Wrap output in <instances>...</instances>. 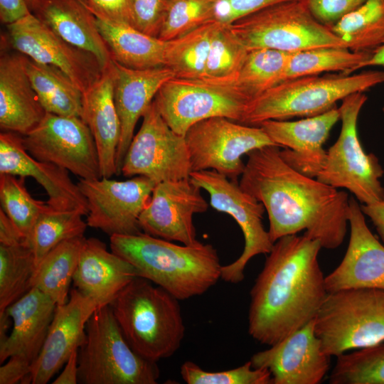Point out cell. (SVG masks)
<instances>
[{
	"instance_id": "cell-1",
	"label": "cell",
	"mask_w": 384,
	"mask_h": 384,
	"mask_svg": "<svg viewBox=\"0 0 384 384\" xmlns=\"http://www.w3.org/2000/svg\"><path fill=\"white\" fill-rule=\"evenodd\" d=\"M279 150L271 145L249 152L239 183L263 204L272 241L304 230L322 247L337 248L347 230L348 193L296 171Z\"/></svg>"
},
{
	"instance_id": "cell-2",
	"label": "cell",
	"mask_w": 384,
	"mask_h": 384,
	"mask_svg": "<svg viewBox=\"0 0 384 384\" xmlns=\"http://www.w3.org/2000/svg\"><path fill=\"white\" fill-rule=\"evenodd\" d=\"M319 240L289 235L274 242L250 291L248 333L272 346L314 319L328 292Z\"/></svg>"
},
{
	"instance_id": "cell-3",
	"label": "cell",
	"mask_w": 384,
	"mask_h": 384,
	"mask_svg": "<svg viewBox=\"0 0 384 384\" xmlns=\"http://www.w3.org/2000/svg\"><path fill=\"white\" fill-rule=\"evenodd\" d=\"M110 249L178 300L200 296L221 279L216 249L198 241L177 245L144 233L110 236Z\"/></svg>"
},
{
	"instance_id": "cell-4",
	"label": "cell",
	"mask_w": 384,
	"mask_h": 384,
	"mask_svg": "<svg viewBox=\"0 0 384 384\" xmlns=\"http://www.w3.org/2000/svg\"><path fill=\"white\" fill-rule=\"evenodd\" d=\"M178 301L149 280L136 277L110 306L132 348L157 363L173 356L184 338Z\"/></svg>"
},
{
	"instance_id": "cell-5",
	"label": "cell",
	"mask_w": 384,
	"mask_h": 384,
	"mask_svg": "<svg viewBox=\"0 0 384 384\" xmlns=\"http://www.w3.org/2000/svg\"><path fill=\"white\" fill-rule=\"evenodd\" d=\"M383 82L384 71L376 70L285 80L253 99L242 124L258 126L266 120L318 115L334 107L346 97Z\"/></svg>"
},
{
	"instance_id": "cell-6",
	"label": "cell",
	"mask_w": 384,
	"mask_h": 384,
	"mask_svg": "<svg viewBox=\"0 0 384 384\" xmlns=\"http://www.w3.org/2000/svg\"><path fill=\"white\" fill-rule=\"evenodd\" d=\"M78 351L81 384H156V362L137 353L127 343L110 305L99 306L87 322Z\"/></svg>"
},
{
	"instance_id": "cell-7",
	"label": "cell",
	"mask_w": 384,
	"mask_h": 384,
	"mask_svg": "<svg viewBox=\"0 0 384 384\" xmlns=\"http://www.w3.org/2000/svg\"><path fill=\"white\" fill-rule=\"evenodd\" d=\"M314 329L330 357L384 342V290L329 292L314 319Z\"/></svg>"
},
{
	"instance_id": "cell-8",
	"label": "cell",
	"mask_w": 384,
	"mask_h": 384,
	"mask_svg": "<svg viewBox=\"0 0 384 384\" xmlns=\"http://www.w3.org/2000/svg\"><path fill=\"white\" fill-rule=\"evenodd\" d=\"M229 26L248 50L264 48L295 53L320 47L347 48L301 0L270 6Z\"/></svg>"
},
{
	"instance_id": "cell-9",
	"label": "cell",
	"mask_w": 384,
	"mask_h": 384,
	"mask_svg": "<svg viewBox=\"0 0 384 384\" xmlns=\"http://www.w3.org/2000/svg\"><path fill=\"white\" fill-rule=\"evenodd\" d=\"M366 100L364 92L342 100L338 108L341 120L338 138L326 151L324 166L316 178L334 188L347 189L362 204L384 198L380 181L383 169L373 154L366 153L358 135V115Z\"/></svg>"
},
{
	"instance_id": "cell-10",
	"label": "cell",
	"mask_w": 384,
	"mask_h": 384,
	"mask_svg": "<svg viewBox=\"0 0 384 384\" xmlns=\"http://www.w3.org/2000/svg\"><path fill=\"white\" fill-rule=\"evenodd\" d=\"M154 102L170 128L185 136L192 125L211 117L242 123L251 100L235 83L173 78L161 87Z\"/></svg>"
},
{
	"instance_id": "cell-11",
	"label": "cell",
	"mask_w": 384,
	"mask_h": 384,
	"mask_svg": "<svg viewBox=\"0 0 384 384\" xmlns=\"http://www.w3.org/2000/svg\"><path fill=\"white\" fill-rule=\"evenodd\" d=\"M184 137L192 171L214 170L234 181L244 171L243 155L266 146H277L260 126L222 117L194 124Z\"/></svg>"
},
{
	"instance_id": "cell-12",
	"label": "cell",
	"mask_w": 384,
	"mask_h": 384,
	"mask_svg": "<svg viewBox=\"0 0 384 384\" xmlns=\"http://www.w3.org/2000/svg\"><path fill=\"white\" fill-rule=\"evenodd\" d=\"M190 178L209 194L211 207L230 215L242 230L245 240L242 254L221 269L223 280L238 284L244 279V271L249 261L258 255H267L274 245L262 223L265 208L237 181L214 170L192 171Z\"/></svg>"
},
{
	"instance_id": "cell-13",
	"label": "cell",
	"mask_w": 384,
	"mask_h": 384,
	"mask_svg": "<svg viewBox=\"0 0 384 384\" xmlns=\"http://www.w3.org/2000/svg\"><path fill=\"white\" fill-rule=\"evenodd\" d=\"M121 168L126 177L142 176L156 184L190 178L192 172L184 136L173 131L153 101L142 116Z\"/></svg>"
},
{
	"instance_id": "cell-14",
	"label": "cell",
	"mask_w": 384,
	"mask_h": 384,
	"mask_svg": "<svg viewBox=\"0 0 384 384\" xmlns=\"http://www.w3.org/2000/svg\"><path fill=\"white\" fill-rule=\"evenodd\" d=\"M21 141L26 151L38 161L63 167L80 178H101L96 144L81 117L46 112Z\"/></svg>"
},
{
	"instance_id": "cell-15",
	"label": "cell",
	"mask_w": 384,
	"mask_h": 384,
	"mask_svg": "<svg viewBox=\"0 0 384 384\" xmlns=\"http://www.w3.org/2000/svg\"><path fill=\"white\" fill-rule=\"evenodd\" d=\"M78 185L87 203V226L110 236L143 233L139 220L156 185L154 181L137 176L125 181L80 178Z\"/></svg>"
},
{
	"instance_id": "cell-16",
	"label": "cell",
	"mask_w": 384,
	"mask_h": 384,
	"mask_svg": "<svg viewBox=\"0 0 384 384\" xmlns=\"http://www.w3.org/2000/svg\"><path fill=\"white\" fill-rule=\"evenodd\" d=\"M6 29L14 50L36 62L58 67L82 93L104 70L93 54L65 41L32 13L6 25Z\"/></svg>"
},
{
	"instance_id": "cell-17",
	"label": "cell",
	"mask_w": 384,
	"mask_h": 384,
	"mask_svg": "<svg viewBox=\"0 0 384 384\" xmlns=\"http://www.w3.org/2000/svg\"><path fill=\"white\" fill-rule=\"evenodd\" d=\"M208 203L201 188L190 178L156 183L142 214V231L183 245L196 243L193 215L206 212Z\"/></svg>"
},
{
	"instance_id": "cell-18",
	"label": "cell",
	"mask_w": 384,
	"mask_h": 384,
	"mask_svg": "<svg viewBox=\"0 0 384 384\" xmlns=\"http://www.w3.org/2000/svg\"><path fill=\"white\" fill-rule=\"evenodd\" d=\"M330 356L322 349L314 319L250 359L255 368H266L272 384H319L327 374Z\"/></svg>"
},
{
	"instance_id": "cell-19",
	"label": "cell",
	"mask_w": 384,
	"mask_h": 384,
	"mask_svg": "<svg viewBox=\"0 0 384 384\" xmlns=\"http://www.w3.org/2000/svg\"><path fill=\"white\" fill-rule=\"evenodd\" d=\"M97 303L75 288L68 301L56 306L41 350L31 364L30 383L46 384L85 341L87 321Z\"/></svg>"
},
{
	"instance_id": "cell-20",
	"label": "cell",
	"mask_w": 384,
	"mask_h": 384,
	"mask_svg": "<svg viewBox=\"0 0 384 384\" xmlns=\"http://www.w3.org/2000/svg\"><path fill=\"white\" fill-rule=\"evenodd\" d=\"M339 119V110L334 107L299 120L271 119L258 126L277 146L284 148L279 154L289 166L302 174L316 178L326 159L324 144Z\"/></svg>"
},
{
	"instance_id": "cell-21",
	"label": "cell",
	"mask_w": 384,
	"mask_h": 384,
	"mask_svg": "<svg viewBox=\"0 0 384 384\" xmlns=\"http://www.w3.org/2000/svg\"><path fill=\"white\" fill-rule=\"evenodd\" d=\"M350 238L345 255L325 277L329 292L370 288L384 290V246L369 230L361 205L349 198Z\"/></svg>"
},
{
	"instance_id": "cell-22",
	"label": "cell",
	"mask_w": 384,
	"mask_h": 384,
	"mask_svg": "<svg viewBox=\"0 0 384 384\" xmlns=\"http://www.w3.org/2000/svg\"><path fill=\"white\" fill-rule=\"evenodd\" d=\"M0 174L32 177L46 191L50 208L87 214L86 198L70 178L68 171L34 159L24 149L21 137L14 132L0 134Z\"/></svg>"
},
{
	"instance_id": "cell-23",
	"label": "cell",
	"mask_w": 384,
	"mask_h": 384,
	"mask_svg": "<svg viewBox=\"0 0 384 384\" xmlns=\"http://www.w3.org/2000/svg\"><path fill=\"white\" fill-rule=\"evenodd\" d=\"M112 60L114 67V99L121 126L116 155L117 172L119 175L139 119L152 103L161 87L174 78V75L166 66L137 70Z\"/></svg>"
},
{
	"instance_id": "cell-24",
	"label": "cell",
	"mask_w": 384,
	"mask_h": 384,
	"mask_svg": "<svg viewBox=\"0 0 384 384\" xmlns=\"http://www.w3.org/2000/svg\"><path fill=\"white\" fill-rule=\"evenodd\" d=\"M136 277L137 269L109 251L103 242L95 238H85L73 279L76 289L99 306L110 305Z\"/></svg>"
},
{
	"instance_id": "cell-25",
	"label": "cell",
	"mask_w": 384,
	"mask_h": 384,
	"mask_svg": "<svg viewBox=\"0 0 384 384\" xmlns=\"http://www.w3.org/2000/svg\"><path fill=\"white\" fill-rule=\"evenodd\" d=\"M46 114L26 71L23 54L1 49V129L24 136L41 122Z\"/></svg>"
},
{
	"instance_id": "cell-26",
	"label": "cell",
	"mask_w": 384,
	"mask_h": 384,
	"mask_svg": "<svg viewBox=\"0 0 384 384\" xmlns=\"http://www.w3.org/2000/svg\"><path fill=\"white\" fill-rule=\"evenodd\" d=\"M114 67L105 68L100 77L82 93L81 118L93 136L101 178L117 174L116 155L121 133L114 99Z\"/></svg>"
},
{
	"instance_id": "cell-27",
	"label": "cell",
	"mask_w": 384,
	"mask_h": 384,
	"mask_svg": "<svg viewBox=\"0 0 384 384\" xmlns=\"http://www.w3.org/2000/svg\"><path fill=\"white\" fill-rule=\"evenodd\" d=\"M56 306L48 295L32 287L0 315L13 321L11 334L0 341L1 363L18 355L32 364L41 350Z\"/></svg>"
},
{
	"instance_id": "cell-28",
	"label": "cell",
	"mask_w": 384,
	"mask_h": 384,
	"mask_svg": "<svg viewBox=\"0 0 384 384\" xmlns=\"http://www.w3.org/2000/svg\"><path fill=\"white\" fill-rule=\"evenodd\" d=\"M31 11L65 41L93 54L103 69L112 63L96 17L82 0H38Z\"/></svg>"
},
{
	"instance_id": "cell-29",
	"label": "cell",
	"mask_w": 384,
	"mask_h": 384,
	"mask_svg": "<svg viewBox=\"0 0 384 384\" xmlns=\"http://www.w3.org/2000/svg\"><path fill=\"white\" fill-rule=\"evenodd\" d=\"M96 21L114 61L137 70L165 66L166 41L147 35L128 24L97 17Z\"/></svg>"
},
{
	"instance_id": "cell-30",
	"label": "cell",
	"mask_w": 384,
	"mask_h": 384,
	"mask_svg": "<svg viewBox=\"0 0 384 384\" xmlns=\"http://www.w3.org/2000/svg\"><path fill=\"white\" fill-rule=\"evenodd\" d=\"M23 55L26 71L46 112L81 117L82 92L71 79L55 65Z\"/></svg>"
},
{
	"instance_id": "cell-31",
	"label": "cell",
	"mask_w": 384,
	"mask_h": 384,
	"mask_svg": "<svg viewBox=\"0 0 384 384\" xmlns=\"http://www.w3.org/2000/svg\"><path fill=\"white\" fill-rule=\"evenodd\" d=\"M84 236L62 242L38 264L31 281L36 287L51 298L57 306L69 299V289L76 271Z\"/></svg>"
},
{
	"instance_id": "cell-32",
	"label": "cell",
	"mask_w": 384,
	"mask_h": 384,
	"mask_svg": "<svg viewBox=\"0 0 384 384\" xmlns=\"http://www.w3.org/2000/svg\"><path fill=\"white\" fill-rule=\"evenodd\" d=\"M330 28L351 50L373 53L384 44V0H366Z\"/></svg>"
},
{
	"instance_id": "cell-33",
	"label": "cell",
	"mask_w": 384,
	"mask_h": 384,
	"mask_svg": "<svg viewBox=\"0 0 384 384\" xmlns=\"http://www.w3.org/2000/svg\"><path fill=\"white\" fill-rule=\"evenodd\" d=\"M219 23L212 21L173 40L166 41L165 66L174 78L203 79L213 35Z\"/></svg>"
},
{
	"instance_id": "cell-34",
	"label": "cell",
	"mask_w": 384,
	"mask_h": 384,
	"mask_svg": "<svg viewBox=\"0 0 384 384\" xmlns=\"http://www.w3.org/2000/svg\"><path fill=\"white\" fill-rule=\"evenodd\" d=\"M82 216L76 210H59L50 206L39 215L23 242L32 251L36 266L62 242L84 236L87 225Z\"/></svg>"
},
{
	"instance_id": "cell-35",
	"label": "cell",
	"mask_w": 384,
	"mask_h": 384,
	"mask_svg": "<svg viewBox=\"0 0 384 384\" xmlns=\"http://www.w3.org/2000/svg\"><path fill=\"white\" fill-rule=\"evenodd\" d=\"M371 54L353 52L345 47H320L292 53L280 82L329 71L348 75L358 70Z\"/></svg>"
},
{
	"instance_id": "cell-36",
	"label": "cell",
	"mask_w": 384,
	"mask_h": 384,
	"mask_svg": "<svg viewBox=\"0 0 384 384\" xmlns=\"http://www.w3.org/2000/svg\"><path fill=\"white\" fill-rule=\"evenodd\" d=\"M291 53L264 48L250 50L235 84L252 101L280 82Z\"/></svg>"
},
{
	"instance_id": "cell-37",
	"label": "cell",
	"mask_w": 384,
	"mask_h": 384,
	"mask_svg": "<svg viewBox=\"0 0 384 384\" xmlns=\"http://www.w3.org/2000/svg\"><path fill=\"white\" fill-rule=\"evenodd\" d=\"M36 261L25 244L0 245V315L31 289Z\"/></svg>"
},
{
	"instance_id": "cell-38",
	"label": "cell",
	"mask_w": 384,
	"mask_h": 384,
	"mask_svg": "<svg viewBox=\"0 0 384 384\" xmlns=\"http://www.w3.org/2000/svg\"><path fill=\"white\" fill-rule=\"evenodd\" d=\"M248 51L229 25L219 23L211 39L202 80L235 83Z\"/></svg>"
},
{
	"instance_id": "cell-39",
	"label": "cell",
	"mask_w": 384,
	"mask_h": 384,
	"mask_svg": "<svg viewBox=\"0 0 384 384\" xmlns=\"http://www.w3.org/2000/svg\"><path fill=\"white\" fill-rule=\"evenodd\" d=\"M331 384H384V342L336 357Z\"/></svg>"
},
{
	"instance_id": "cell-40",
	"label": "cell",
	"mask_w": 384,
	"mask_h": 384,
	"mask_svg": "<svg viewBox=\"0 0 384 384\" xmlns=\"http://www.w3.org/2000/svg\"><path fill=\"white\" fill-rule=\"evenodd\" d=\"M23 178L0 174V201L1 208L26 239L39 215L49 206L31 196Z\"/></svg>"
},
{
	"instance_id": "cell-41",
	"label": "cell",
	"mask_w": 384,
	"mask_h": 384,
	"mask_svg": "<svg viewBox=\"0 0 384 384\" xmlns=\"http://www.w3.org/2000/svg\"><path fill=\"white\" fill-rule=\"evenodd\" d=\"M218 0H171L158 38L170 41L215 21Z\"/></svg>"
},
{
	"instance_id": "cell-42",
	"label": "cell",
	"mask_w": 384,
	"mask_h": 384,
	"mask_svg": "<svg viewBox=\"0 0 384 384\" xmlns=\"http://www.w3.org/2000/svg\"><path fill=\"white\" fill-rule=\"evenodd\" d=\"M180 373L188 384H272L270 372L253 368L250 361L235 368L214 372L188 361L181 365Z\"/></svg>"
},
{
	"instance_id": "cell-43",
	"label": "cell",
	"mask_w": 384,
	"mask_h": 384,
	"mask_svg": "<svg viewBox=\"0 0 384 384\" xmlns=\"http://www.w3.org/2000/svg\"><path fill=\"white\" fill-rule=\"evenodd\" d=\"M171 0H132V26L147 35L157 37Z\"/></svg>"
},
{
	"instance_id": "cell-44",
	"label": "cell",
	"mask_w": 384,
	"mask_h": 384,
	"mask_svg": "<svg viewBox=\"0 0 384 384\" xmlns=\"http://www.w3.org/2000/svg\"><path fill=\"white\" fill-rule=\"evenodd\" d=\"M289 1L294 0H218L215 21L230 25L267 7Z\"/></svg>"
},
{
	"instance_id": "cell-45",
	"label": "cell",
	"mask_w": 384,
	"mask_h": 384,
	"mask_svg": "<svg viewBox=\"0 0 384 384\" xmlns=\"http://www.w3.org/2000/svg\"><path fill=\"white\" fill-rule=\"evenodd\" d=\"M314 17L331 27L344 16L360 6L366 0H301Z\"/></svg>"
},
{
	"instance_id": "cell-46",
	"label": "cell",
	"mask_w": 384,
	"mask_h": 384,
	"mask_svg": "<svg viewBox=\"0 0 384 384\" xmlns=\"http://www.w3.org/2000/svg\"><path fill=\"white\" fill-rule=\"evenodd\" d=\"M95 17L132 26V0H82Z\"/></svg>"
},
{
	"instance_id": "cell-47",
	"label": "cell",
	"mask_w": 384,
	"mask_h": 384,
	"mask_svg": "<svg viewBox=\"0 0 384 384\" xmlns=\"http://www.w3.org/2000/svg\"><path fill=\"white\" fill-rule=\"evenodd\" d=\"M31 363L26 358L14 355L0 368V384L30 383Z\"/></svg>"
},
{
	"instance_id": "cell-48",
	"label": "cell",
	"mask_w": 384,
	"mask_h": 384,
	"mask_svg": "<svg viewBox=\"0 0 384 384\" xmlns=\"http://www.w3.org/2000/svg\"><path fill=\"white\" fill-rule=\"evenodd\" d=\"M31 13L25 0H0V19L6 26Z\"/></svg>"
},
{
	"instance_id": "cell-49",
	"label": "cell",
	"mask_w": 384,
	"mask_h": 384,
	"mask_svg": "<svg viewBox=\"0 0 384 384\" xmlns=\"http://www.w3.org/2000/svg\"><path fill=\"white\" fill-rule=\"evenodd\" d=\"M24 238L6 215L4 210L0 209V245H16L24 242Z\"/></svg>"
},
{
	"instance_id": "cell-50",
	"label": "cell",
	"mask_w": 384,
	"mask_h": 384,
	"mask_svg": "<svg viewBox=\"0 0 384 384\" xmlns=\"http://www.w3.org/2000/svg\"><path fill=\"white\" fill-rule=\"evenodd\" d=\"M361 208L363 214L371 220L384 242V198L370 204H362Z\"/></svg>"
},
{
	"instance_id": "cell-51",
	"label": "cell",
	"mask_w": 384,
	"mask_h": 384,
	"mask_svg": "<svg viewBox=\"0 0 384 384\" xmlns=\"http://www.w3.org/2000/svg\"><path fill=\"white\" fill-rule=\"evenodd\" d=\"M78 351L75 350L65 364L61 373L53 384H76L78 383Z\"/></svg>"
},
{
	"instance_id": "cell-52",
	"label": "cell",
	"mask_w": 384,
	"mask_h": 384,
	"mask_svg": "<svg viewBox=\"0 0 384 384\" xmlns=\"http://www.w3.org/2000/svg\"><path fill=\"white\" fill-rule=\"evenodd\" d=\"M375 65L384 66V44L376 49L367 60L362 63L359 65L358 69Z\"/></svg>"
},
{
	"instance_id": "cell-53",
	"label": "cell",
	"mask_w": 384,
	"mask_h": 384,
	"mask_svg": "<svg viewBox=\"0 0 384 384\" xmlns=\"http://www.w3.org/2000/svg\"><path fill=\"white\" fill-rule=\"evenodd\" d=\"M28 9L30 11L33 9V7L35 6L38 0H25Z\"/></svg>"
}]
</instances>
